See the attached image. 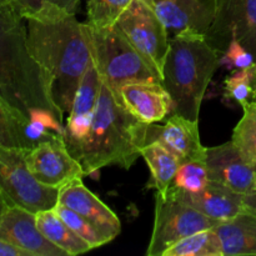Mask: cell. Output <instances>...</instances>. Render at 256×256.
Returning <instances> with one entry per match:
<instances>
[{
    "label": "cell",
    "mask_w": 256,
    "mask_h": 256,
    "mask_svg": "<svg viewBox=\"0 0 256 256\" xmlns=\"http://www.w3.org/2000/svg\"><path fill=\"white\" fill-rule=\"evenodd\" d=\"M26 42L32 56L49 75L55 102L69 114L80 82L92 64L86 22H80L75 15L29 19Z\"/></svg>",
    "instance_id": "1"
},
{
    "label": "cell",
    "mask_w": 256,
    "mask_h": 256,
    "mask_svg": "<svg viewBox=\"0 0 256 256\" xmlns=\"http://www.w3.org/2000/svg\"><path fill=\"white\" fill-rule=\"evenodd\" d=\"M0 95L29 124L36 112H49L64 122L52 98V82L28 48L26 22L0 8Z\"/></svg>",
    "instance_id": "2"
},
{
    "label": "cell",
    "mask_w": 256,
    "mask_h": 256,
    "mask_svg": "<svg viewBox=\"0 0 256 256\" xmlns=\"http://www.w3.org/2000/svg\"><path fill=\"white\" fill-rule=\"evenodd\" d=\"M145 125L102 84L92 128L78 158L85 176L109 165L129 170L140 156Z\"/></svg>",
    "instance_id": "3"
},
{
    "label": "cell",
    "mask_w": 256,
    "mask_h": 256,
    "mask_svg": "<svg viewBox=\"0 0 256 256\" xmlns=\"http://www.w3.org/2000/svg\"><path fill=\"white\" fill-rule=\"evenodd\" d=\"M220 68V54L204 34L182 32L170 39L162 84L172 102V114L199 120L208 86Z\"/></svg>",
    "instance_id": "4"
},
{
    "label": "cell",
    "mask_w": 256,
    "mask_h": 256,
    "mask_svg": "<svg viewBox=\"0 0 256 256\" xmlns=\"http://www.w3.org/2000/svg\"><path fill=\"white\" fill-rule=\"evenodd\" d=\"M86 28L92 45V62L102 84L109 88L120 102V90L128 82H160L116 25L95 28L86 22Z\"/></svg>",
    "instance_id": "5"
},
{
    "label": "cell",
    "mask_w": 256,
    "mask_h": 256,
    "mask_svg": "<svg viewBox=\"0 0 256 256\" xmlns=\"http://www.w3.org/2000/svg\"><path fill=\"white\" fill-rule=\"evenodd\" d=\"M30 149L0 146V192L8 206H18L36 214L54 209L60 189L38 182L26 164Z\"/></svg>",
    "instance_id": "6"
},
{
    "label": "cell",
    "mask_w": 256,
    "mask_h": 256,
    "mask_svg": "<svg viewBox=\"0 0 256 256\" xmlns=\"http://www.w3.org/2000/svg\"><path fill=\"white\" fill-rule=\"evenodd\" d=\"M160 82L170 48L169 32L144 0H134L115 24Z\"/></svg>",
    "instance_id": "7"
},
{
    "label": "cell",
    "mask_w": 256,
    "mask_h": 256,
    "mask_svg": "<svg viewBox=\"0 0 256 256\" xmlns=\"http://www.w3.org/2000/svg\"><path fill=\"white\" fill-rule=\"evenodd\" d=\"M219 222L205 216L194 208L170 196H155V219L148 256H162L179 240L216 226Z\"/></svg>",
    "instance_id": "8"
},
{
    "label": "cell",
    "mask_w": 256,
    "mask_h": 256,
    "mask_svg": "<svg viewBox=\"0 0 256 256\" xmlns=\"http://www.w3.org/2000/svg\"><path fill=\"white\" fill-rule=\"evenodd\" d=\"M232 36L256 59V0H216L214 22L205 38L222 55Z\"/></svg>",
    "instance_id": "9"
},
{
    "label": "cell",
    "mask_w": 256,
    "mask_h": 256,
    "mask_svg": "<svg viewBox=\"0 0 256 256\" xmlns=\"http://www.w3.org/2000/svg\"><path fill=\"white\" fill-rule=\"evenodd\" d=\"M26 164L38 182L56 189L85 176L82 164L69 152L62 135L38 142L28 152Z\"/></svg>",
    "instance_id": "10"
},
{
    "label": "cell",
    "mask_w": 256,
    "mask_h": 256,
    "mask_svg": "<svg viewBox=\"0 0 256 256\" xmlns=\"http://www.w3.org/2000/svg\"><path fill=\"white\" fill-rule=\"evenodd\" d=\"M102 82L94 62L88 69L75 92L64 132V142L70 154L78 159L92 128Z\"/></svg>",
    "instance_id": "11"
},
{
    "label": "cell",
    "mask_w": 256,
    "mask_h": 256,
    "mask_svg": "<svg viewBox=\"0 0 256 256\" xmlns=\"http://www.w3.org/2000/svg\"><path fill=\"white\" fill-rule=\"evenodd\" d=\"M160 142L182 162L206 160V148L202 144L199 120H190L178 114H170L164 125L156 122L145 125L144 145ZM142 145V146H144Z\"/></svg>",
    "instance_id": "12"
},
{
    "label": "cell",
    "mask_w": 256,
    "mask_h": 256,
    "mask_svg": "<svg viewBox=\"0 0 256 256\" xmlns=\"http://www.w3.org/2000/svg\"><path fill=\"white\" fill-rule=\"evenodd\" d=\"M175 34L194 32L206 34L216 12V0H144Z\"/></svg>",
    "instance_id": "13"
},
{
    "label": "cell",
    "mask_w": 256,
    "mask_h": 256,
    "mask_svg": "<svg viewBox=\"0 0 256 256\" xmlns=\"http://www.w3.org/2000/svg\"><path fill=\"white\" fill-rule=\"evenodd\" d=\"M0 239L29 256H69L42 235L35 214L18 206H8L0 215Z\"/></svg>",
    "instance_id": "14"
},
{
    "label": "cell",
    "mask_w": 256,
    "mask_h": 256,
    "mask_svg": "<svg viewBox=\"0 0 256 256\" xmlns=\"http://www.w3.org/2000/svg\"><path fill=\"white\" fill-rule=\"evenodd\" d=\"M206 165L210 180L242 194L256 189V166L242 158L232 140L219 146L206 148Z\"/></svg>",
    "instance_id": "15"
},
{
    "label": "cell",
    "mask_w": 256,
    "mask_h": 256,
    "mask_svg": "<svg viewBox=\"0 0 256 256\" xmlns=\"http://www.w3.org/2000/svg\"><path fill=\"white\" fill-rule=\"evenodd\" d=\"M164 196L179 200L219 222L232 219L244 212V194L214 180H210L205 189L196 194H189L169 188Z\"/></svg>",
    "instance_id": "16"
},
{
    "label": "cell",
    "mask_w": 256,
    "mask_h": 256,
    "mask_svg": "<svg viewBox=\"0 0 256 256\" xmlns=\"http://www.w3.org/2000/svg\"><path fill=\"white\" fill-rule=\"evenodd\" d=\"M120 98L128 112L145 124L159 122L172 114V98L160 82H128Z\"/></svg>",
    "instance_id": "17"
},
{
    "label": "cell",
    "mask_w": 256,
    "mask_h": 256,
    "mask_svg": "<svg viewBox=\"0 0 256 256\" xmlns=\"http://www.w3.org/2000/svg\"><path fill=\"white\" fill-rule=\"evenodd\" d=\"M58 204L64 205L84 216L109 235L112 240L120 234L122 224L119 218L82 184V180H75L62 186L59 192Z\"/></svg>",
    "instance_id": "18"
},
{
    "label": "cell",
    "mask_w": 256,
    "mask_h": 256,
    "mask_svg": "<svg viewBox=\"0 0 256 256\" xmlns=\"http://www.w3.org/2000/svg\"><path fill=\"white\" fill-rule=\"evenodd\" d=\"M214 229L222 240L224 256L256 255V215L244 210Z\"/></svg>",
    "instance_id": "19"
},
{
    "label": "cell",
    "mask_w": 256,
    "mask_h": 256,
    "mask_svg": "<svg viewBox=\"0 0 256 256\" xmlns=\"http://www.w3.org/2000/svg\"><path fill=\"white\" fill-rule=\"evenodd\" d=\"M140 156L145 160L152 172L148 188H154L156 194L164 196L174 180L182 160L160 142H150L140 148Z\"/></svg>",
    "instance_id": "20"
},
{
    "label": "cell",
    "mask_w": 256,
    "mask_h": 256,
    "mask_svg": "<svg viewBox=\"0 0 256 256\" xmlns=\"http://www.w3.org/2000/svg\"><path fill=\"white\" fill-rule=\"evenodd\" d=\"M36 225L45 238L64 250L68 255H80L90 252L92 246L82 240L54 209L44 210L35 214Z\"/></svg>",
    "instance_id": "21"
},
{
    "label": "cell",
    "mask_w": 256,
    "mask_h": 256,
    "mask_svg": "<svg viewBox=\"0 0 256 256\" xmlns=\"http://www.w3.org/2000/svg\"><path fill=\"white\" fill-rule=\"evenodd\" d=\"M80 0H0V8L24 19L52 20L76 14Z\"/></svg>",
    "instance_id": "22"
},
{
    "label": "cell",
    "mask_w": 256,
    "mask_h": 256,
    "mask_svg": "<svg viewBox=\"0 0 256 256\" xmlns=\"http://www.w3.org/2000/svg\"><path fill=\"white\" fill-rule=\"evenodd\" d=\"M162 256H224L219 235L214 228L194 232L165 250Z\"/></svg>",
    "instance_id": "23"
},
{
    "label": "cell",
    "mask_w": 256,
    "mask_h": 256,
    "mask_svg": "<svg viewBox=\"0 0 256 256\" xmlns=\"http://www.w3.org/2000/svg\"><path fill=\"white\" fill-rule=\"evenodd\" d=\"M24 122L0 95V146L32 149L34 144L28 136Z\"/></svg>",
    "instance_id": "24"
},
{
    "label": "cell",
    "mask_w": 256,
    "mask_h": 256,
    "mask_svg": "<svg viewBox=\"0 0 256 256\" xmlns=\"http://www.w3.org/2000/svg\"><path fill=\"white\" fill-rule=\"evenodd\" d=\"M242 118L232 132V142L249 164L256 166V102L242 108Z\"/></svg>",
    "instance_id": "25"
},
{
    "label": "cell",
    "mask_w": 256,
    "mask_h": 256,
    "mask_svg": "<svg viewBox=\"0 0 256 256\" xmlns=\"http://www.w3.org/2000/svg\"><path fill=\"white\" fill-rule=\"evenodd\" d=\"M256 85V62L245 69L232 70L224 82V98L244 108L252 102Z\"/></svg>",
    "instance_id": "26"
},
{
    "label": "cell",
    "mask_w": 256,
    "mask_h": 256,
    "mask_svg": "<svg viewBox=\"0 0 256 256\" xmlns=\"http://www.w3.org/2000/svg\"><path fill=\"white\" fill-rule=\"evenodd\" d=\"M209 182L206 160H189L180 164L170 188L189 194H196L204 190Z\"/></svg>",
    "instance_id": "27"
},
{
    "label": "cell",
    "mask_w": 256,
    "mask_h": 256,
    "mask_svg": "<svg viewBox=\"0 0 256 256\" xmlns=\"http://www.w3.org/2000/svg\"><path fill=\"white\" fill-rule=\"evenodd\" d=\"M54 210L82 240H85L92 246V249L102 246V245L108 244L112 240L109 235L105 234L96 225L92 224V222L85 219L78 212H75L74 210L69 209L62 204H56Z\"/></svg>",
    "instance_id": "28"
},
{
    "label": "cell",
    "mask_w": 256,
    "mask_h": 256,
    "mask_svg": "<svg viewBox=\"0 0 256 256\" xmlns=\"http://www.w3.org/2000/svg\"><path fill=\"white\" fill-rule=\"evenodd\" d=\"M132 2L134 0H86V22L95 28L112 26Z\"/></svg>",
    "instance_id": "29"
},
{
    "label": "cell",
    "mask_w": 256,
    "mask_h": 256,
    "mask_svg": "<svg viewBox=\"0 0 256 256\" xmlns=\"http://www.w3.org/2000/svg\"><path fill=\"white\" fill-rule=\"evenodd\" d=\"M256 59L254 55L248 52L244 45L235 36L230 39L226 49L220 55V66L226 68L229 70L245 69L255 64Z\"/></svg>",
    "instance_id": "30"
},
{
    "label": "cell",
    "mask_w": 256,
    "mask_h": 256,
    "mask_svg": "<svg viewBox=\"0 0 256 256\" xmlns=\"http://www.w3.org/2000/svg\"><path fill=\"white\" fill-rule=\"evenodd\" d=\"M0 256H29V254L0 239Z\"/></svg>",
    "instance_id": "31"
},
{
    "label": "cell",
    "mask_w": 256,
    "mask_h": 256,
    "mask_svg": "<svg viewBox=\"0 0 256 256\" xmlns=\"http://www.w3.org/2000/svg\"><path fill=\"white\" fill-rule=\"evenodd\" d=\"M244 210L256 215V189L244 194Z\"/></svg>",
    "instance_id": "32"
},
{
    "label": "cell",
    "mask_w": 256,
    "mask_h": 256,
    "mask_svg": "<svg viewBox=\"0 0 256 256\" xmlns=\"http://www.w3.org/2000/svg\"><path fill=\"white\" fill-rule=\"evenodd\" d=\"M6 209H8V204L6 202H5L4 196H2V192H0V215H2Z\"/></svg>",
    "instance_id": "33"
},
{
    "label": "cell",
    "mask_w": 256,
    "mask_h": 256,
    "mask_svg": "<svg viewBox=\"0 0 256 256\" xmlns=\"http://www.w3.org/2000/svg\"><path fill=\"white\" fill-rule=\"evenodd\" d=\"M252 100H255V102H256V85L254 88V92H252Z\"/></svg>",
    "instance_id": "34"
}]
</instances>
